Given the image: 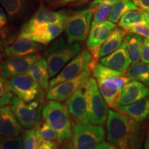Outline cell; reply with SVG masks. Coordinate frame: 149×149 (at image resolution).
<instances>
[{
  "label": "cell",
  "mask_w": 149,
  "mask_h": 149,
  "mask_svg": "<svg viewBox=\"0 0 149 149\" xmlns=\"http://www.w3.org/2000/svg\"><path fill=\"white\" fill-rule=\"evenodd\" d=\"M93 13L94 11L89 8L69 15L64 29L68 44H72L86 40L90 33Z\"/></svg>",
  "instance_id": "obj_7"
},
{
  "label": "cell",
  "mask_w": 149,
  "mask_h": 149,
  "mask_svg": "<svg viewBox=\"0 0 149 149\" xmlns=\"http://www.w3.org/2000/svg\"><path fill=\"white\" fill-rule=\"evenodd\" d=\"M0 25H1V29H3L5 27V26L8 23L9 20L8 15H7L6 13L5 12L4 10H3L2 8H0Z\"/></svg>",
  "instance_id": "obj_41"
},
{
  "label": "cell",
  "mask_w": 149,
  "mask_h": 149,
  "mask_svg": "<svg viewBox=\"0 0 149 149\" xmlns=\"http://www.w3.org/2000/svg\"><path fill=\"white\" fill-rule=\"evenodd\" d=\"M104 138L105 130L102 126L90 122L72 124L70 149H95Z\"/></svg>",
  "instance_id": "obj_4"
},
{
  "label": "cell",
  "mask_w": 149,
  "mask_h": 149,
  "mask_svg": "<svg viewBox=\"0 0 149 149\" xmlns=\"http://www.w3.org/2000/svg\"><path fill=\"white\" fill-rule=\"evenodd\" d=\"M125 31L128 34L138 35L149 40V25L146 22H141L135 24V25L125 30Z\"/></svg>",
  "instance_id": "obj_35"
},
{
  "label": "cell",
  "mask_w": 149,
  "mask_h": 149,
  "mask_svg": "<svg viewBox=\"0 0 149 149\" xmlns=\"http://www.w3.org/2000/svg\"><path fill=\"white\" fill-rule=\"evenodd\" d=\"M88 1V0H61V2L63 4H66L72 2H75V1Z\"/></svg>",
  "instance_id": "obj_44"
},
{
  "label": "cell",
  "mask_w": 149,
  "mask_h": 149,
  "mask_svg": "<svg viewBox=\"0 0 149 149\" xmlns=\"http://www.w3.org/2000/svg\"><path fill=\"white\" fill-rule=\"evenodd\" d=\"M22 131V126L9 106L0 110V133L4 137H17Z\"/></svg>",
  "instance_id": "obj_20"
},
{
  "label": "cell",
  "mask_w": 149,
  "mask_h": 149,
  "mask_svg": "<svg viewBox=\"0 0 149 149\" xmlns=\"http://www.w3.org/2000/svg\"><path fill=\"white\" fill-rule=\"evenodd\" d=\"M42 117L57 132L59 143L71 139L72 124L66 104L56 100H48L43 108Z\"/></svg>",
  "instance_id": "obj_2"
},
{
  "label": "cell",
  "mask_w": 149,
  "mask_h": 149,
  "mask_svg": "<svg viewBox=\"0 0 149 149\" xmlns=\"http://www.w3.org/2000/svg\"><path fill=\"white\" fill-rule=\"evenodd\" d=\"M149 97V87L135 80H131L122 88L119 107L133 104Z\"/></svg>",
  "instance_id": "obj_18"
},
{
  "label": "cell",
  "mask_w": 149,
  "mask_h": 149,
  "mask_svg": "<svg viewBox=\"0 0 149 149\" xmlns=\"http://www.w3.org/2000/svg\"><path fill=\"white\" fill-rule=\"evenodd\" d=\"M43 99L29 102L14 95L10 101V108L22 127L30 129L41 124V116L44 108Z\"/></svg>",
  "instance_id": "obj_6"
},
{
  "label": "cell",
  "mask_w": 149,
  "mask_h": 149,
  "mask_svg": "<svg viewBox=\"0 0 149 149\" xmlns=\"http://www.w3.org/2000/svg\"><path fill=\"white\" fill-rule=\"evenodd\" d=\"M95 149H119L117 146L109 141H102L99 144Z\"/></svg>",
  "instance_id": "obj_42"
},
{
  "label": "cell",
  "mask_w": 149,
  "mask_h": 149,
  "mask_svg": "<svg viewBox=\"0 0 149 149\" xmlns=\"http://www.w3.org/2000/svg\"><path fill=\"white\" fill-rule=\"evenodd\" d=\"M40 124L22 131V139L24 149H37L42 144L40 136Z\"/></svg>",
  "instance_id": "obj_27"
},
{
  "label": "cell",
  "mask_w": 149,
  "mask_h": 149,
  "mask_svg": "<svg viewBox=\"0 0 149 149\" xmlns=\"http://www.w3.org/2000/svg\"><path fill=\"white\" fill-rule=\"evenodd\" d=\"M93 77L97 80L107 79V78L115 77V76H121L125 73L116 71V70L111 69L108 67L104 66L102 64H97L93 68L92 71Z\"/></svg>",
  "instance_id": "obj_31"
},
{
  "label": "cell",
  "mask_w": 149,
  "mask_h": 149,
  "mask_svg": "<svg viewBox=\"0 0 149 149\" xmlns=\"http://www.w3.org/2000/svg\"><path fill=\"white\" fill-rule=\"evenodd\" d=\"M13 93L7 88L5 82V78L1 77L0 81V104L1 107H5L10 103L11 100L13 97Z\"/></svg>",
  "instance_id": "obj_36"
},
{
  "label": "cell",
  "mask_w": 149,
  "mask_h": 149,
  "mask_svg": "<svg viewBox=\"0 0 149 149\" xmlns=\"http://www.w3.org/2000/svg\"><path fill=\"white\" fill-rule=\"evenodd\" d=\"M92 59L93 55L88 50L84 49L80 51L77 56L66 65L59 73L50 80L49 88H53L59 84L77 77L81 72L88 69L89 64Z\"/></svg>",
  "instance_id": "obj_11"
},
{
  "label": "cell",
  "mask_w": 149,
  "mask_h": 149,
  "mask_svg": "<svg viewBox=\"0 0 149 149\" xmlns=\"http://www.w3.org/2000/svg\"><path fill=\"white\" fill-rule=\"evenodd\" d=\"M1 6L13 26L23 24L32 17L43 2L42 0H0Z\"/></svg>",
  "instance_id": "obj_8"
},
{
  "label": "cell",
  "mask_w": 149,
  "mask_h": 149,
  "mask_svg": "<svg viewBox=\"0 0 149 149\" xmlns=\"http://www.w3.org/2000/svg\"><path fill=\"white\" fill-rule=\"evenodd\" d=\"M84 88L87 100L89 122L103 126L107 120L109 111L100 93L97 81L93 77H90Z\"/></svg>",
  "instance_id": "obj_5"
},
{
  "label": "cell",
  "mask_w": 149,
  "mask_h": 149,
  "mask_svg": "<svg viewBox=\"0 0 149 149\" xmlns=\"http://www.w3.org/2000/svg\"><path fill=\"white\" fill-rule=\"evenodd\" d=\"M107 140L119 149H139L142 133L137 122L120 112L110 110L107 120Z\"/></svg>",
  "instance_id": "obj_1"
},
{
  "label": "cell",
  "mask_w": 149,
  "mask_h": 149,
  "mask_svg": "<svg viewBox=\"0 0 149 149\" xmlns=\"http://www.w3.org/2000/svg\"><path fill=\"white\" fill-rule=\"evenodd\" d=\"M40 57V54L36 53L23 57L6 58L1 61V77L8 79L14 76L26 73Z\"/></svg>",
  "instance_id": "obj_13"
},
{
  "label": "cell",
  "mask_w": 149,
  "mask_h": 149,
  "mask_svg": "<svg viewBox=\"0 0 149 149\" xmlns=\"http://www.w3.org/2000/svg\"><path fill=\"white\" fill-rule=\"evenodd\" d=\"M43 48L44 46L42 44H37L27 37L18 36L13 44L5 48L3 54L6 58L23 57L39 53Z\"/></svg>",
  "instance_id": "obj_17"
},
{
  "label": "cell",
  "mask_w": 149,
  "mask_h": 149,
  "mask_svg": "<svg viewBox=\"0 0 149 149\" xmlns=\"http://www.w3.org/2000/svg\"><path fill=\"white\" fill-rule=\"evenodd\" d=\"M132 62L133 61L130 54L124 43L113 53L100 59V64L122 73H126L129 67L131 66Z\"/></svg>",
  "instance_id": "obj_16"
},
{
  "label": "cell",
  "mask_w": 149,
  "mask_h": 149,
  "mask_svg": "<svg viewBox=\"0 0 149 149\" xmlns=\"http://www.w3.org/2000/svg\"><path fill=\"white\" fill-rule=\"evenodd\" d=\"M42 87L43 90L49 89V69L44 57H41L26 73Z\"/></svg>",
  "instance_id": "obj_22"
},
{
  "label": "cell",
  "mask_w": 149,
  "mask_h": 149,
  "mask_svg": "<svg viewBox=\"0 0 149 149\" xmlns=\"http://www.w3.org/2000/svg\"><path fill=\"white\" fill-rule=\"evenodd\" d=\"M112 5L110 3H102L98 6L94 10V15L91 24V28L96 25L102 24L106 21V19L109 16Z\"/></svg>",
  "instance_id": "obj_32"
},
{
  "label": "cell",
  "mask_w": 149,
  "mask_h": 149,
  "mask_svg": "<svg viewBox=\"0 0 149 149\" xmlns=\"http://www.w3.org/2000/svg\"><path fill=\"white\" fill-rule=\"evenodd\" d=\"M140 10L146 12L149 10V0H132Z\"/></svg>",
  "instance_id": "obj_38"
},
{
  "label": "cell",
  "mask_w": 149,
  "mask_h": 149,
  "mask_svg": "<svg viewBox=\"0 0 149 149\" xmlns=\"http://www.w3.org/2000/svg\"><path fill=\"white\" fill-rule=\"evenodd\" d=\"M69 15L64 10L53 11L49 10L42 3L37 12L29 21L24 23L20 29L19 37H26L31 31L37 26L48 24H64L68 19Z\"/></svg>",
  "instance_id": "obj_10"
},
{
  "label": "cell",
  "mask_w": 149,
  "mask_h": 149,
  "mask_svg": "<svg viewBox=\"0 0 149 149\" xmlns=\"http://www.w3.org/2000/svg\"><path fill=\"white\" fill-rule=\"evenodd\" d=\"M145 21L144 11L140 10H130L124 14L119 22V26L124 31L135 24Z\"/></svg>",
  "instance_id": "obj_28"
},
{
  "label": "cell",
  "mask_w": 149,
  "mask_h": 149,
  "mask_svg": "<svg viewBox=\"0 0 149 149\" xmlns=\"http://www.w3.org/2000/svg\"><path fill=\"white\" fill-rule=\"evenodd\" d=\"M141 60L145 64H149V40L144 39L141 51Z\"/></svg>",
  "instance_id": "obj_37"
},
{
  "label": "cell",
  "mask_w": 149,
  "mask_h": 149,
  "mask_svg": "<svg viewBox=\"0 0 149 149\" xmlns=\"http://www.w3.org/2000/svg\"><path fill=\"white\" fill-rule=\"evenodd\" d=\"M56 1H58V0H42V1L44 3H48V4H51V3H53Z\"/></svg>",
  "instance_id": "obj_46"
},
{
  "label": "cell",
  "mask_w": 149,
  "mask_h": 149,
  "mask_svg": "<svg viewBox=\"0 0 149 149\" xmlns=\"http://www.w3.org/2000/svg\"><path fill=\"white\" fill-rule=\"evenodd\" d=\"M138 8L132 0H117L112 6L109 16V21L117 24L124 14L130 10H137Z\"/></svg>",
  "instance_id": "obj_25"
},
{
  "label": "cell",
  "mask_w": 149,
  "mask_h": 149,
  "mask_svg": "<svg viewBox=\"0 0 149 149\" xmlns=\"http://www.w3.org/2000/svg\"><path fill=\"white\" fill-rule=\"evenodd\" d=\"M122 114L136 122L149 120V97H146L133 104L119 107L117 109Z\"/></svg>",
  "instance_id": "obj_21"
},
{
  "label": "cell",
  "mask_w": 149,
  "mask_h": 149,
  "mask_svg": "<svg viewBox=\"0 0 149 149\" xmlns=\"http://www.w3.org/2000/svg\"><path fill=\"white\" fill-rule=\"evenodd\" d=\"M130 81H131V79L126 75V73L121 76H115L107 79L97 80V84L103 85L107 88L115 90L122 89Z\"/></svg>",
  "instance_id": "obj_30"
},
{
  "label": "cell",
  "mask_w": 149,
  "mask_h": 149,
  "mask_svg": "<svg viewBox=\"0 0 149 149\" xmlns=\"http://www.w3.org/2000/svg\"><path fill=\"white\" fill-rule=\"evenodd\" d=\"M99 88L108 107L111 109L117 110L119 107V102L122 93V89L115 90L107 88L104 86L98 84Z\"/></svg>",
  "instance_id": "obj_29"
},
{
  "label": "cell",
  "mask_w": 149,
  "mask_h": 149,
  "mask_svg": "<svg viewBox=\"0 0 149 149\" xmlns=\"http://www.w3.org/2000/svg\"><path fill=\"white\" fill-rule=\"evenodd\" d=\"M115 26L116 25L113 22L105 21L102 24L91 28L87 39L86 46L92 54L93 59L98 60L100 48L114 31Z\"/></svg>",
  "instance_id": "obj_14"
},
{
  "label": "cell",
  "mask_w": 149,
  "mask_h": 149,
  "mask_svg": "<svg viewBox=\"0 0 149 149\" xmlns=\"http://www.w3.org/2000/svg\"><path fill=\"white\" fill-rule=\"evenodd\" d=\"M90 68L81 72L77 77L59 84L46 92V99L58 102L66 101L76 91L84 88L91 76Z\"/></svg>",
  "instance_id": "obj_12"
},
{
  "label": "cell",
  "mask_w": 149,
  "mask_h": 149,
  "mask_svg": "<svg viewBox=\"0 0 149 149\" xmlns=\"http://www.w3.org/2000/svg\"><path fill=\"white\" fill-rule=\"evenodd\" d=\"M40 136L42 141H58V135L55 130L47 122L41 123Z\"/></svg>",
  "instance_id": "obj_33"
},
{
  "label": "cell",
  "mask_w": 149,
  "mask_h": 149,
  "mask_svg": "<svg viewBox=\"0 0 149 149\" xmlns=\"http://www.w3.org/2000/svg\"><path fill=\"white\" fill-rule=\"evenodd\" d=\"M144 40L142 37L135 34H128L124 37L123 43L127 48L133 64L139 62L141 59V47Z\"/></svg>",
  "instance_id": "obj_24"
},
{
  "label": "cell",
  "mask_w": 149,
  "mask_h": 149,
  "mask_svg": "<svg viewBox=\"0 0 149 149\" xmlns=\"http://www.w3.org/2000/svg\"><path fill=\"white\" fill-rule=\"evenodd\" d=\"M5 82L7 88L24 102L43 99L44 90L26 74L5 79Z\"/></svg>",
  "instance_id": "obj_9"
},
{
  "label": "cell",
  "mask_w": 149,
  "mask_h": 149,
  "mask_svg": "<svg viewBox=\"0 0 149 149\" xmlns=\"http://www.w3.org/2000/svg\"><path fill=\"white\" fill-rule=\"evenodd\" d=\"M144 149H149V130L147 133L146 139H145L144 142Z\"/></svg>",
  "instance_id": "obj_43"
},
{
  "label": "cell",
  "mask_w": 149,
  "mask_h": 149,
  "mask_svg": "<svg viewBox=\"0 0 149 149\" xmlns=\"http://www.w3.org/2000/svg\"><path fill=\"white\" fill-rule=\"evenodd\" d=\"M72 124L89 122L87 109V100L84 88H81L76 91L66 101Z\"/></svg>",
  "instance_id": "obj_15"
},
{
  "label": "cell",
  "mask_w": 149,
  "mask_h": 149,
  "mask_svg": "<svg viewBox=\"0 0 149 149\" xmlns=\"http://www.w3.org/2000/svg\"><path fill=\"white\" fill-rule=\"evenodd\" d=\"M64 29V24H42L33 29L26 37L37 44L46 45L59 37Z\"/></svg>",
  "instance_id": "obj_19"
},
{
  "label": "cell",
  "mask_w": 149,
  "mask_h": 149,
  "mask_svg": "<svg viewBox=\"0 0 149 149\" xmlns=\"http://www.w3.org/2000/svg\"><path fill=\"white\" fill-rule=\"evenodd\" d=\"M81 45L79 42L69 44L61 37L55 40L44 53L48 63L50 77H55L75 56L80 53Z\"/></svg>",
  "instance_id": "obj_3"
},
{
  "label": "cell",
  "mask_w": 149,
  "mask_h": 149,
  "mask_svg": "<svg viewBox=\"0 0 149 149\" xmlns=\"http://www.w3.org/2000/svg\"><path fill=\"white\" fill-rule=\"evenodd\" d=\"M144 16H145V21H146V23L149 25V10H146V12H144Z\"/></svg>",
  "instance_id": "obj_45"
},
{
  "label": "cell",
  "mask_w": 149,
  "mask_h": 149,
  "mask_svg": "<svg viewBox=\"0 0 149 149\" xmlns=\"http://www.w3.org/2000/svg\"><path fill=\"white\" fill-rule=\"evenodd\" d=\"M131 80H135L149 87V64L144 62L133 64L126 72Z\"/></svg>",
  "instance_id": "obj_26"
},
{
  "label": "cell",
  "mask_w": 149,
  "mask_h": 149,
  "mask_svg": "<svg viewBox=\"0 0 149 149\" xmlns=\"http://www.w3.org/2000/svg\"><path fill=\"white\" fill-rule=\"evenodd\" d=\"M126 31L122 28H115L110 37L101 46L99 53V58L105 57L116 51L122 45L125 37Z\"/></svg>",
  "instance_id": "obj_23"
},
{
  "label": "cell",
  "mask_w": 149,
  "mask_h": 149,
  "mask_svg": "<svg viewBox=\"0 0 149 149\" xmlns=\"http://www.w3.org/2000/svg\"><path fill=\"white\" fill-rule=\"evenodd\" d=\"M37 149H57V145L55 141H42Z\"/></svg>",
  "instance_id": "obj_40"
},
{
  "label": "cell",
  "mask_w": 149,
  "mask_h": 149,
  "mask_svg": "<svg viewBox=\"0 0 149 149\" xmlns=\"http://www.w3.org/2000/svg\"><path fill=\"white\" fill-rule=\"evenodd\" d=\"M0 149H24L22 137L1 136Z\"/></svg>",
  "instance_id": "obj_34"
},
{
  "label": "cell",
  "mask_w": 149,
  "mask_h": 149,
  "mask_svg": "<svg viewBox=\"0 0 149 149\" xmlns=\"http://www.w3.org/2000/svg\"><path fill=\"white\" fill-rule=\"evenodd\" d=\"M116 1L117 0H94V1L91 3L90 9L94 10L98 6L102 4V3H110V4L113 6Z\"/></svg>",
  "instance_id": "obj_39"
}]
</instances>
